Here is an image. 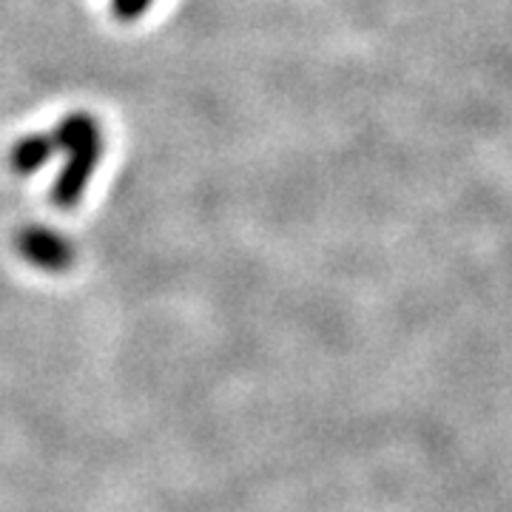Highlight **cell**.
Returning <instances> with one entry per match:
<instances>
[{
	"instance_id": "cell-2",
	"label": "cell",
	"mask_w": 512,
	"mask_h": 512,
	"mask_svg": "<svg viewBox=\"0 0 512 512\" xmlns=\"http://www.w3.org/2000/svg\"><path fill=\"white\" fill-rule=\"evenodd\" d=\"M15 248L32 268L46 271V274L69 271L74 265V254H77L72 239L63 237L55 228H46V225H29V228L18 231Z\"/></svg>"
},
{
	"instance_id": "cell-4",
	"label": "cell",
	"mask_w": 512,
	"mask_h": 512,
	"mask_svg": "<svg viewBox=\"0 0 512 512\" xmlns=\"http://www.w3.org/2000/svg\"><path fill=\"white\" fill-rule=\"evenodd\" d=\"M148 6H151V0H111V15L123 23H131V20L143 18Z\"/></svg>"
},
{
	"instance_id": "cell-3",
	"label": "cell",
	"mask_w": 512,
	"mask_h": 512,
	"mask_svg": "<svg viewBox=\"0 0 512 512\" xmlns=\"http://www.w3.org/2000/svg\"><path fill=\"white\" fill-rule=\"evenodd\" d=\"M55 134H26L9 151V163L15 174H37L43 165L55 157Z\"/></svg>"
},
{
	"instance_id": "cell-1",
	"label": "cell",
	"mask_w": 512,
	"mask_h": 512,
	"mask_svg": "<svg viewBox=\"0 0 512 512\" xmlns=\"http://www.w3.org/2000/svg\"><path fill=\"white\" fill-rule=\"evenodd\" d=\"M57 151H63V168L57 174L52 200L57 208H74L83 200L86 185L103 157V128L89 111L66 114L55 128Z\"/></svg>"
}]
</instances>
